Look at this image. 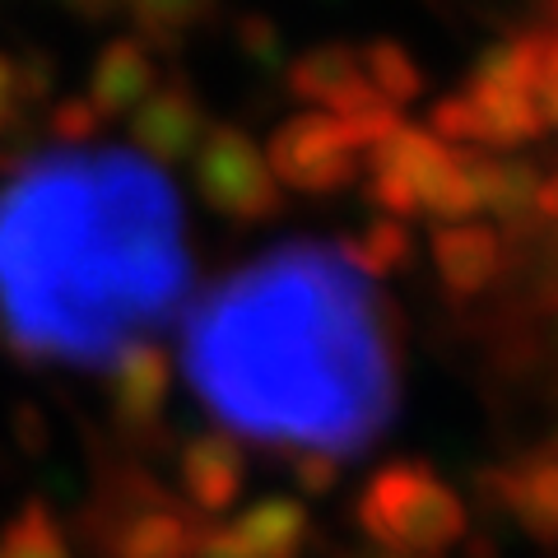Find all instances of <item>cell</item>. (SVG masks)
Here are the masks:
<instances>
[{"instance_id":"cell-8","label":"cell","mask_w":558,"mask_h":558,"mask_svg":"<svg viewBox=\"0 0 558 558\" xmlns=\"http://www.w3.org/2000/svg\"><path fill=\"white\" fill-rule=\"evenodd\" d=\"M307 517L293 498H260L219 526H201L196 558H299Z\"/></svg>"},{"instance_id":"cell-19","label":"cell","mask_w":558,"mask_h":558,"mask_svg":"<svg viewBox=\"0 0 558 558\" xmlns=\"http://www.w3.org/2000/svg\"><path fill=\"white\" fill-rule=\"evenodd\" d=\"M349 252H354L359 266L377 279L381 270L410 260V229H405V223H396V219H377L359 242H349Z\"/></svg>"},{"instance_id":"cell-11","label":"cell","mask_w":558,"mask_h":558,"mask_svg":"<svg viewBox=\"0 0 558 558\" xmlns=\"http://www.w3.org/2000/svg\"><path fill=\"white\" fill-rule=\"evenodd\" d=\"M149 94H154V65H149V51L135 38H117L98 51L94 75H89V108H98V117L140 112V102Z\"/></svg>"},{"instance_id":"cell-17","label":"cell","mask_w":558,"mask_h":558,"mask_svg":"<svg viewBox=\"0 0 558 558\" xmlns=\"http://www.w3.org/2000/svg\"><path fill=\"white\" fill-rule=\"evenodd\" d=\"M363 51V70H368V84H373V94L387 102V108H405V102L418 94V65L410 61V51L405 47H396V43H373V47H359Z\"/></svg>"},{"instance_id":"cell-3","label":"cell","mask_w":558,"mask_h":558,"mask_svg":"<svg viewBox=\"0 0 558 558\" xmlns=\"http://www.w3.org/2000/svg\"><path fill=\"white\" fill-rule=\"evenodd\" d=\"M554 33L539 28L526 38L498 43L484 51L470 84L433 108V135L447 145H475L484 149H512L545 135L554 121Z\"/></svg>"},{"instance_id":"cell-15","label":"cell","mask_w":558,"mask_h":558,"mask_svg":"<svg viewBox=\"0 0 558 558\" xmlns=\"http://www.w3.org/2000/svg\"><path fill=\"white\" fill-rule=\"evenodd\" d=\"M135 135L154 154H182L201 145V112L182 89H154L135 112Z\"/></svg>"},{"instance_id":"cell-14","label":"cell","mask_w":558,"mask_h":558,"mask_svg":"<svg viewBox=\"0 0 558 558\" xmlns=\"http://www.w3.org/2000/svg\"><path fill=\"white\" fill-rule=\"evenodd\" d=\"M168 396V363L159 349H131L112 373V410L126 424H154Z\"/></svg>"},{"instance_id":"cell-9","label":"cell","mask_w":558,"mask_h":558,"mask_svg":"<svg viewBox=\"0 0 558 558\" xmlns=\"http://www.w3.org/2000/svg\"><path fill=\"white\" fill-rule=\"evenodd\" d=\"M293 89L312 102V112H330V117H377V112H391L387 102L373 94L368 70H363V51L359 47H340V43L307 51V57L293 65Z\"/></svg>"},{"instance_id":"cell-10","label":"cell","mask_w":558,"mask_h":558,"mask_svg":"<svg viewBox=\"0 0 558 558\" xmlns=\"http://www.w3.org/2000/svg\"><path fill=\"white\" fill-rule=\"evenodd\" d=\"M433 260H438V275L451 293H484L494 279L502 275V238L480 219H457V223H438L433 233Z\"/></svg>"},{"instance_id":"cell-13","label":"cell","mask_w":558,"mask_h":558,"mask_svg":"<svg viewBox=\"0 0 558 558\" xmlns=\"http://www.w3.org/2000/svg\"><path fill=\"white\" fill-rule=\"evenodd\" d=\"M242 484H247V465L242 451L223 438H201L182 451V488L201 512H229Z\"/></svg>"},{"instance_id":"cell-4","label":"cell","mask_w":558,"mask_h":558,"mask_svg":"<svg viewBox=\"0 0 558 558\" xmlns=\"http://www.w3.org/2000/svg\"><path fill=\"white\" fill-rule=\"evenodd\" d=\"M377 205L400 223L410 215H433L442 223L470 219L480 209L475 149H457L424 126H396L363 159Z\"/></svg>"},{"instance_id":"cell-12","label":"cell","mask_w":558,"mask_h":558,"mask_svg":"<svg viewBox=\"0 0 558 558\" xmlns=\"http://www.w3.org/2000/svg\"><path fill=\"white\" fill-rule=\"evenodd\" d=\"M196 521L154 498L149 508H135L117 521L112 558H196Z\"/></svg>"},{"instance_id":"cell-20","label":"cell","mask_w":558,"mask_h":558,"mask_svg":"<svg viewBox=\"0 0 558 558\" xmlns=\"http://www.w3.org/2000/svg\"><path fill=\"white\" fill-rule=\"evenodd\" d=\"M33 94V84L20 65H14L10 57H0V126H10V117L24 108V98Z\"/></svg>"},{"instance_id":"cell-18","label":"cell","mask_w":558,"mask_h":558,"mask_svg":"<svg viewBox=\"0 0 558 558\" xmlns=\"http://www.w3.org/2000/svg\"><path fill=\"white\" fill-rule=\"evenodd\" d=\"M0 558H75L70 539L43 508H28L20 521H10L0 535Z\"/></svg>"},{"instance_id":"cell-2","label":"cell","mask_w":558,"mask_h":558,"mask_svg":"<svg viewBox=\"0 0 558 558\" xmlns=\"http://www.w3.org/2000/svg\"><path fill=\"white\" fill-rule=\"evenodd\" d=\"M186 377L242 438L349 457L391 424L396 349L344 242H284L186 322Z\"/></svg>"},{"instance_id":"cell-16","label":"cell","mask_w":558,"mask_h":558,"mask_svg":"<svg viewBox=\"0 0 558 558\" xmlns=\"http://www.w3.org/2000/svg\"><path fill=\"white\" fill-rule=\"evenodd\" d=\"M498 488L508 494V508L526 521L539 539H545L549 521H554V461H549V451H539V457L512 465Z\"/></svg>"},{"instance_id":"cell-6","label":"cell","mask_w":558,"mask_h":558,"mask_svg":"<svg viewBox=\"0 0 558 558\" xmlns=\"http://www.w3.org/2000/svg\"><path fill=\"white\" fill-rule=\"evenodd\" d=\"M396 126L391 112L377 117H330V112H293L284 126L266 140V168L279 191H344L363 178V159L381 135Z\"/></svg>"},{"instance_id":"cell-1","label":"cell","mask_w":558,"mask_h":558,"mask_svg":"<svg viewBox=\"0 0 558 558\" xmlns=\"http://www.w3.org/2000/svg\"><path fill=\"white\" fill-rule=\"evenodd\" d=\"M186 279L182 205L154 159L65 145L0 186V326L28 359L117 368Z\"/></svg>"},{"instance_id":"cell-7","label":"cell","mask_w":558,"mask_h":558,"mask_svg":"<svg viewBox=\"0 0 558 558\" xmlns=\"http://www.w3.org/2000/svg\"><path fill=\"white\" fill-rule=\"evenodd\" d=\"M196 186L223 219H238V223L270 219L279 209V196H284L279 182L270 178L260 145L252 135L233 131V126H219V131L201 135V145H196Z\"/></svg>"},{"instance_id":"cell-5","label":"cell","mask_w":558,"mask_h":558,"mask_svg":"<svg viewBox=\"0 0 558 558\" xmlns=\"http://www.w3.org/2000/svg\"><path fill=\"white\" fill-rule=\"evenodd\" d=\"M359 521L391 558H433L465 535L461 498L418 461L377 470L359 498Z\"/></svg>"}]
</instances>
